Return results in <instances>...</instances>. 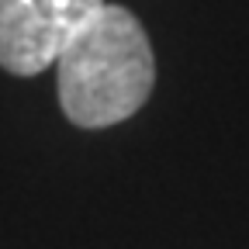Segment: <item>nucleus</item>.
I'll return each instance as SVG.
<instances>
[{
    "label": "nucleus",
    "instance_id": "1",
    "mask_svg": "<svg viewBox=\"0 0 249 249\" xmlns=\"http://www.w3.org/2000/svg\"><path fill=\"white\" fill-rule=\"evenodd\" d=\"M59 104L80 128L132 118L152 93L156 59L132 11L104 4L59 52Z\"/></svg>",
    "mask_w": 249,
    "mask_h": 249
},
{
    "label": "nucleus",
    "instance_id": "2",
    "mask_svg": "<svg viewBox=\"0 0 249 249\" xmlns=\"http://www.w3.org/2000/svg\"><path fill=\"white\" fill-rule=\"evenodd\" d=\"M101 7L104 0H0V66L38 76Z\"/></svg>",
    "mask_w": 249,
    "mask_h": 249
}]
</instances>
